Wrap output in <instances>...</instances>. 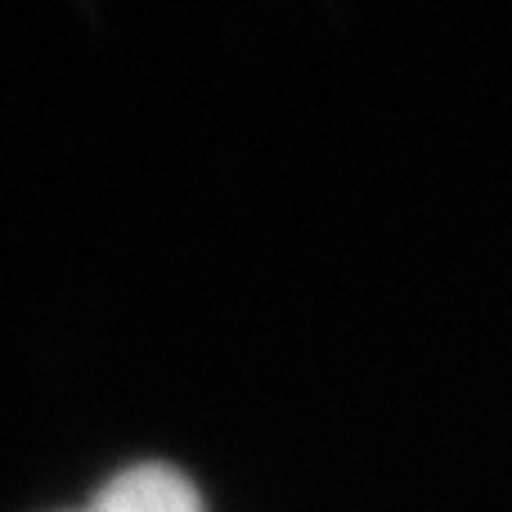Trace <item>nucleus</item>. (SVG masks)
<instances>
[{
  "mask_svg": "<svg viewBox=\"0 0 512 512\" xmlns=\"http://www.w3.org/2000/svg\"><path fill=\"white\" fill-rule=\"evenodd\" d=\"M77 512H203L198 490L162 463H140L113 477L86 508Z\"/></svg>",
  "mask_w": 512,
  "mask_h": 512,
  "instance_id": "f257e3e1",
  "label": "nucleus"
}]
</instances>
